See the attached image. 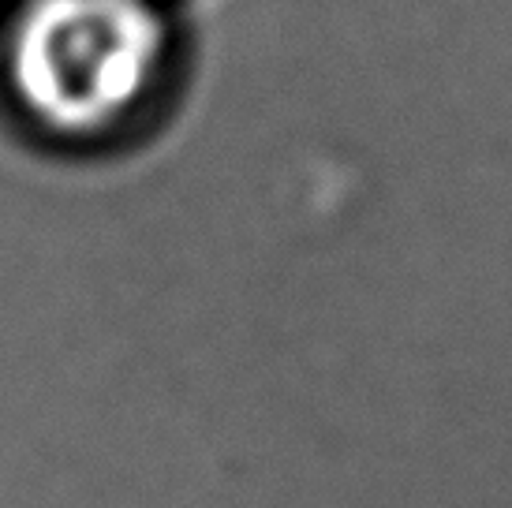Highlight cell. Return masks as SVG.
<instances>
[{
    "mask_svg": "<svg viewBox=\"0 0 512 508\" xmlns=\"http://www.w3.org/2000/svg\"><path fill=\"white\" fill-rule=\"evenodd\" d=\"M165 64L150 0H27L8 38L19 105L57 135H94L146 98Z\"/></svg>",
    "mask_w": 512,
    "mask_h": 508,
    "instance_id": "obj_1",
    "label": "cell"
}]
</instances>
